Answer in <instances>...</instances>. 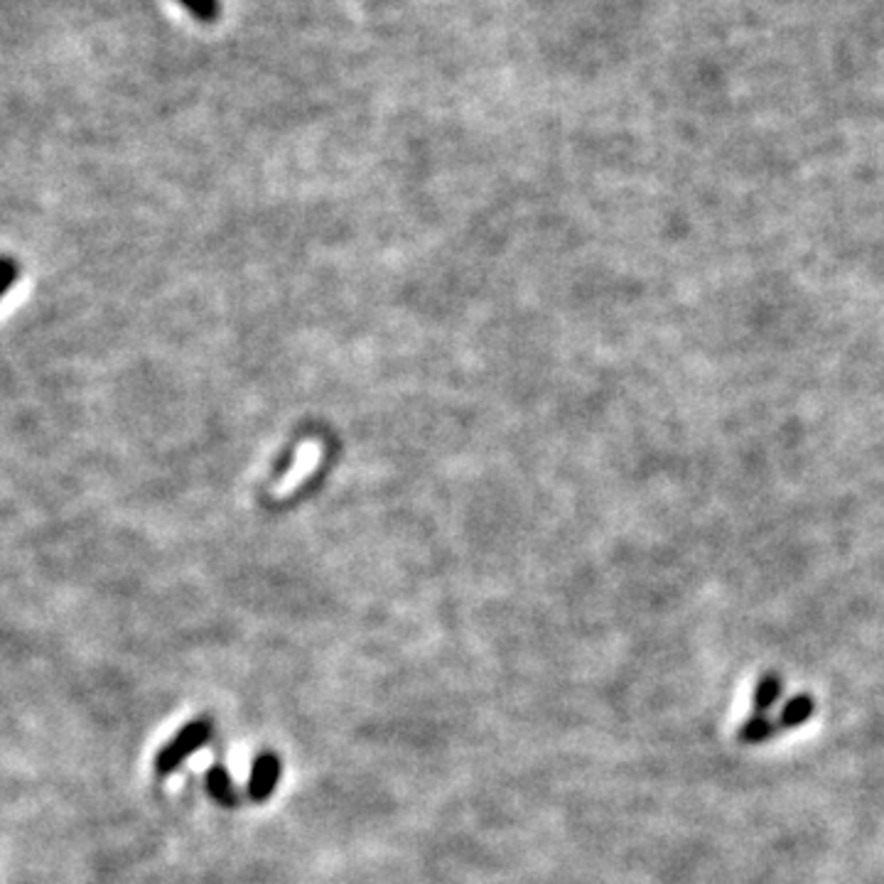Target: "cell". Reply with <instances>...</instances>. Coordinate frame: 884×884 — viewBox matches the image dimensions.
Listing matches in <instances>:
<instances>
[{"mask_svg":"<svg viewBox=\"0 0 884 884\" xmlns=\"http://www.w3.org/2000/svg\"><path fill=\"white\" fill-rule=\"evenodd\" d=\"M779 723H771L767 715H752L745 725L739 727V742L747 745H761L779 733Z\"/></svg>","mask_w":884,"mask_h":884,"instance_id":"6","label":"cell"},{"mask_svg":"<svg viewBox=\"0 0 884 884\" xmlns=\"http://www.w3.org/2000/svg\"><path fill=\"white\" fill-rule=\"evenodd\" d=\"M280 779V759L273 752H264L254 759V769H251L248 779V796L251 801L266 803L273 791H276Z\"/></svg>","mask_w":884,"mask_h":884,"instance_id":"2","label":"cell"},{"mask_svg":"<svg viewBox=\"0 0 884 884\" xmlns=\"http://www.w3.org/2000/svg\"><path fill=\"white\" fill-rule=\"evenodd\" d=\"M813 713H816V701L811 695H794L791 701L781 707L777 723L781 729H794L803 723H809Z\"/></svg>","mask_w":884,"mask_h":884,"instance_id":"4","label":"cell"},{"mask_svg":"<svg viewBox=\"0 0 884 884\" xmlns=\"http://www.w3.org/2000/svg\"><path fill=\"white\" fill-rule=\"evenodd\" d=\"M212 737V723L210 720H192L184 725L178 735H174L166 747L158 752L156 757V774L158 777H170L178 771L184 761H188L194 752H200Z\"/></svg>","mask_w":884,"mask_h":884,"instance_id":"1","label":"cell"},{"mask_svg":"<svg viewBox=\"0 0 884 884\" xmlns=\"http://www.w3.org/2000/svg\"><path fill=\"white\" fill-rule=\"evenodd\" d=\"M781 679L777 673H767L761 675L757 688H755V695H752V705H755V715H767L774 703L779 701L781 695Z\"/></svg>","mask_w":884,"mask_h":884,"instance_id":"5","label":"cell"},{"mask_svg":"<svg viewBox=\"0 0 884 884\" xmlns=\"http://www.w3.org/2000/svg\"><path fill=\"white\" fill-rule=\"evenodd\" d=\"M206 791H210L212 799L216 803H222L224 809H236L238 806L236 786L222 764H214V767L206 771Z\"/></svg>","mask_w":884,"mask_h":884,"instance_id":"3","label":"cell"}]
</instances>
